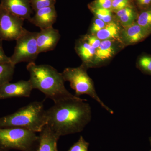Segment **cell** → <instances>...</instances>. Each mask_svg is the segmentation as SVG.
Wrapping results in <instances>:
<instances>
[{
  "instance_id": "7c38bea8",
  "label": "cell",
  "mask_w": 151,
  "mask_h": 151,
  "mask_svg": "<svg viewBox=\"0 0 151 151\" xmlns=\"http://www.w3.org/2000/svg\"><path fill=\"white\" fill-rule=\"evenodd\" d=\"M151 34L148 30L135 22L129 26L125 27L122 32L121 36L124 43L131 45L140 42Z\"/></svg>"
},
{
  "instance_id": "f546056e",
  "label": "cell",
  "mask_w": 151,
  "mask_h": 151,
  "mask_svg": "<svg viewBox=\"0 0 151 151\" xmlns=\"http://www.w3.org/2000/svg\"><path fill=\"white\" fill-rule=\"evenodd\" d=\"M149 141H150V144L151 149L150 151H151V137L149 138Z\"/></svg>"
},
{
  "instance_id": "ac0fdd59",
  "label": "cell",
  "mask_w": 151,
  "mask_h": 151,
  "mask_svg": "<svg viewBox=\"0 0 151 151\" xmlns=\"http://www.w3.org/2000/svg\"><path fill=\"white\" fill-rule=\"evenodd\" d=\"M15 68L11 62L0 64V87L12 79Z\"/></svg>"
},
{
  "instance_id": "30bf717a",
  "label": "cell",
  "mask_w": 151,
  "mask_h": 151,
  "mask_svg": "<svg viewBox=\"0 0 151 151\" xmlns=\"http://www.w3.org/2000/svg\"><path fill=\"white\" fill-rule=\"evenodd\" d=\"M0 6L23 19L29 20L32 9L30 0H0Z\"/></svg>"
},
{
  "instance_id": "44dd1931",
  "label": "cell",
  "mask_w": 151,
  "mask_h": 151,
  "mask_svg": "<svg viewBox=\"0 0 151 151\" xmlns=\"http://www.w3.org/2000/svg\"><path fill=\"white\" fill-rule=\"evenodd\" d=\"M89 9L94 14L96 18L102 20L105 23H109L112 22L113 12L111 9L94 8Z\"/></svg>"
},
{
  "instance_id": "f1b7e54d",
  "label": "cell",
  "mask_w": 151,
  "mask_h": 151,
  "mask_svg": "<svg viewBox=\"0 0 151 151\" xmlns=\"http://www.w3.org/2000/svg\"><path fill=\"white\" fill-rule=\"evenodd\" d=\"M137 6L140 8L144 9L147 8L151 6V0H135Z\"/></svg>"
},
{
  "instance_id": "4dcf8cb0",
  "label": "cell",
  "mask_w": 151,
  "mask_h": 151,
  "mask_svg": "<svg viewBox=\"0 0 151 151\" xmlns=\"http://www.w3.org/2000/svg\"><path fill=\"white\" fill-rule=\"evenodd\" d=\"M111 1H113V0H111Z\"/></svg>"
},
{
  "instance_id": "8992f818",
  "label": "cell",
  "mask_w": 151,
  "mask_h": 151,
  "mask_svg": "<svg viewBox=\"0 0 151 151\" xmlns=\"http://www.w3.org/2000/svg\"><path fill=\"white\" fill-rule=\"evenodd\" d=\"M37 33L25 29L16 40L13 53L9 57L13 64L15 65L22 62H35L39 54L36 40Z\"/></svg>"
},
{
  "instance_id": "ba28073f",
  "label": "cell",
  "mask_w": 151,
  "mask_h": 151,
  "mask_svg": "<svg viewBox=\"0 0 151 151\" xmlns=\"http://www.w3.org/2000/svg\"><path fill=\"white\" fill-rule=\"evenodd\" d=\"M33 89L29 80L8 82L0 87V100L14 97H29Z\"/></svg>"
},
{
  "instance_id": "d6986e66",
  "label": "cell",
  "mask_w": 151,
  "mask_h": 151,
  "mask_svg": "<svg viewBox=\"0 0 151 151\" xmlns=\"http://www.w3.org/2000/svg\"><path fill=\"white\" fill-rule=\"evenodd\" d=\"M137 20L138 24L151 33V6L142 10Z\"/></svg>"
},
{
  "instance_id": "d4e9b609",
  "label": "cell",
  "mask_w": 151,
  "mask_h": 151,
  "mask_svg": "<svg viewBox=\"0 0 151 151\" xmlns=\"http://www.w3.org/2000/svg\"><path fill=\"white\" fill-rule=\"evenodd\" d=\"M112 1L111 0H94L88 5L89 9H111Z\"/></svg>"
},
{
  "instance_id": "cb8c5ba5",
  "label": "cell",
  "mask_w": 151,
  "mask_h": 151,
  "mask_svg": "<svg viewBox=\"0 0 151 151\" xmlns=\"http://www.w3.org/2000/svg\"><path fill=\"white\" fill-rule=\"evenodd\" d=\"M133 0H113L111 10L113 12H116L120 10L132 6Z\"/></svg>"
},
{
  "instance_id": "2e32d148",
  "label": "cell",
  "mask_w": 151,
  "mask_h": 151,
  "mask_svg": "<svg viewBox=\"0 0 151 151\" xmlns=\"http://www.w3.org/2000/svg\"><path fill=\"white\" fill-rule=\"evenodd\" d=\"M116 16L124 28L129 26L135 22L138 14L133 6H129L115 12Z\"/></svg>"
},
{
  "instance_id": "e0dca14e",
  "label": "cell",
  "mask_w": 151,
  "mask_h": 151,
  "mask_svg": "<svg viewBox=\"0 0 151 151\" xmlns=\"http://www.w3.org/2000/svg\"><path fill=\"white\" fill-rule=\"evenodd\" d=\"M120 28L114 22L107 24L105 27L96 33V36L100 40H112L119 37Z\"/></svg>"
},
{
  "instance_id": "5bb4252c",
  "label": "cell",
  "mask_w": 151,
  "mask_h": 151,
  "mask_svg": "<svg viewBox=\"0 0 151 151\" xmlns=\"http://www.w3.org/2000/svg\"><path fill=\"white\" fill-rule=\"evenodd\" d=\"M76 50L77 54L81 58L84 65L86 68L93 65L96 49L87 43L81 38L76 44Z\"/></svg>"
},
{
  "instance_id": "7402d4cb",
  "label": "cell",
  "mask_w": 151,
  "mask_h": 151,
  "mask_svg": "<svg viewBox=\"0 0 151 151\" xmlns=\"http://www.w3.org/2000/svg\"><path fill=\"white\" fill-rule=\"evenodd\" d=\"M32 10L37 11L44 8L55 6L56 0H30Z\"/></svg>"
},
{
  "instance_id": "52a82bcc",
  "label": "cell",
  "mask_w": 151,
  "mask_h": 151,
  "mask_svg": "<svg viewBox=\"0 0 151 151\" xmlns=\"http://www.w3.org/2000/svg\"><path fill=\"white\" fill-rule=\"evenodd\" d=\"M24 21L0 6V40H16L26 29L23 27Z\"/></svg>"
},
{
  "instance_id": "4316f807",
  "label": "cell",
  "mask_w": 151,
  "mask_h": 151,
  "mask_svg": "<svg viewBox=\"0 0 151 151\" xmlns=\"http://www.w3.org/2000/svg\"><path fill=\"white\" fill-rule=\"evenodd\" d=\"M107 24L103 22L102 20L96 18L92 23L91 28H90V32L92 35L96 34V33L100 31V30L103 29L105 27Z\"/></svg>"
},
{
  "instance_id": "8fae6325",
  "label": "cell",
  "mask_w": 151,
  "mask_h": 151,
  "mask_svg": "<svg viewBox=\"0 0 151 151\" xmlns=\"http://www.w3.org/2000/svg\"><path fill=\"white\" fill-rule=\"evenodd\" d=\"M57 18V13L55 6H52L37 11L29 21L42 30L52 27Z\"/></svg>"
},
{
  "instance_id": "ffe728a7",
  "label": "cell",
  "mask_w": 151,
  "mask_h": 151,
  "mask_svg": "<svg viewBox=\"0 0 151 151\" xmlns=\"http://www.w3.org/2000/svg\"><path fill=\"white\" fill-rule=\"evenodd\" d=\"M137 65L142 73L151 75V55H144L139 57Z\"/></svg>"
},
{
  "instance_id": "5b68a950",
  "label": "cell",
  "mask_w": 151,
  "mask_h": 151,
  "mask_svg": "<svg viewBox=\"0 0 151 151\" xmlns=\"http://www.w3.org/2000/svg\"><path fill=\"white\" fill-rule=\"evenodd\" d=\"M87 68L81 65L79 67L67 68L62 73L64 81L70 83L71 88L75 91L76 96L88 95L99 103L108 113L113 114L112 109L105 105L97 95L94 82L87 73Z\"/></svg>"
},
{
  "instance_id": "4fadbf2b",
  "label": "cell",
  "mask_w": 151,
  "mask_h": 151,
  "mask_svg": "<svg viewBox=\"0 0 151 151\" xmlns=\"http://www.w3.org/2000/svg\"><path fill=\"white\" fill-rule=\"evenodd\" d=\"M38 136L39 145L36 151H58L57 142L60 137L47 125L39 132Z\"/></svg>"
},
{
  "instance_id": "484cf974",
  "label": "cell",
  "mask_w": 151,
  "mask_h": 151,
  "mask_svg": "<svg viewBox=\"0 0 151 151\" xmlns=\"http://www.w3.org/2000/svg\"><path fill=\"white\" fill-rule=\"evenodd\" d=\"M85 41L95 49H97L100 46L101 40H99L94 35H86L82 37Z\"/></svg>"
},
{
  "instance_id": "3957f363",
  "label": "cell",
  "mask_w": 151,
  "mask_h": 151,
  "mask_svg": "<svg viewBox=\"0 0 151 151\" xmlns=\"http://www.w3.org/2000/svg\"><path fill=\"white\" fill-rule=\"evenodd\" d=\"M46 110L42 102H32L12 114L0 117V128H21L36 133L46 125Z\"/></svg>"
},
{
  "instance_id": "603a6c76",
  "label": "cell",
  "mask_w": 151,
  "mask_h": 151,
  "mask_svg": "<svg viewBox=\"0 0 151 151\" xmlns=\"http://www.w3.org/2000/svg\"><path fill=\"white\" fill-rule=\"evenodd\" d=\"M89 145V143L81 136L78 141L74 143L68 151H88Z\"/></svg>"
},
{
  "instance_id": "9a60e30c",
  "label": "cell",
  "mask_w": 151,
  "mask_h": 151,
  "mask_svg": "<svg viewBox=\"0 0 151 151\" xmlns=\"http://www.w3.org/2000/svg\"><path fill=\"white\" fill-rule=\"evenodd\" d=\"M116 52V49L112 40L101 41L100 46L96 50L94 60L95 64L111 59Z\"/></svg>"
},
{
  "instance_id": "7a4b0ae2",
  "label": "cell",
  "mask_w": 151,
  "mask_h": 151,
  "mask_svg": "<svg viewBox=\"0 0 151 151\" xmlns=\"http://www.w3.org/2000/svg\"><path fill=\"white\" fill-rule=\"evenodd\" d=\"M33 89H37L54 103L76 97L65 88L62 73L47 64L37 65L29 63L27 65Z\"/></svg>"
},
{
  "instance_id": "6da1fadb",
  "label": "cell",
  "mask_w": 151,
  "mask_h": 151,
  "mask_svg": "<svg viewBox=\"0 0 151 151\" xmlns=\"http://www.w3.org/2000/svg\"><path fill=\"white\" fill-rule=\"evenodd\" d=\"M86 101L76 96L54 103L46 110V125L60 137L82 132L92 119Z\"/></svg>"
},
{
  "instance_id": "9c48e42d",
  "label": "cell",
  "mask_w": 151,
  "mask_h": 151,
  "mask_svg": "<svg viewBox=\"0 0 151 151\" xmlns=\"http://www.w3.org/2000/svg\"><path fill=\"white\" fill-rule=\"evenodd\" d=\"M58 30L52 27L40 30L37 32L36 40L39 54L53 50L60 39Z\"/></svg>"
},
{
  "instance_id": "83f0119b",
  "label": "cell",
  "mask_w": 151,
  "mask_h": 151,
  "mask_svg": "<svg viewBox=\"0 0 151 151\" xmlns=\"http://www.w3.org/2000/svg\"><path fill=\"white\" fill-rule=\"evenodd\" d=\"M10 62V57L6 55L3 49V41L0 40V64Z\"/></svg>"
},
{
  "instance_id": "277c9868",
  "label": "cell",
  "mask_w": 151,
  "mask_h": 151,
  "mask_svg": "<svg viewBox=\"0 0 151 151\" xmlns=\"http://www.w3.org/2000/svg\"><path fill=\"white\" fill-rule=\"evenodd\" d=\"M39 140V136L35 132L27 129L0 128V151H36Z\"/></svg>"
}]
</instances>
